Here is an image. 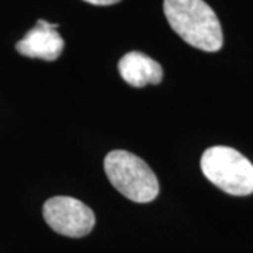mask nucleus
<instances>
[{"label":"nucleus","instance_id":"20e7f679","mask_svg":"<svg viewBox=\"0 0 253 253\" xmlns=\"http://www.w3.org/2000/svg\"><path fill=\"white\" fill-rule=\"evenodd\" d=\"M42 215L52 231L69 238L89 235L96 222L91 208L68 196H56L46 200Z\"/></svg>","mask_w":253,"mask_h":253},{"label":"nucleus","instance_id":"0eeeda50","mask_svg":"<svg viewBox=\"0 0 253 253\" xmlns=\"http://www.w3.org/2000/svg\"><path fill=\"white\" fill-rule=\"evenodd\" d=\"M84 1L96 6H110V4H116L120 0H84Z\"/></svg>","mask_w":253,"mask_h":253},{"label":"nucleus","instance_id":"7ed1b4c3","mask_svg":"<svg viewBox=\"0 0 253 253\" xmlns=\"http://www.w3.org/2000/svg\"><path fill=\"white\" fill-rule=\"evenodd\" d=\"M201 170L218 189L231 196L253 193V165L229 146H211L201 156Z\"/></svg>","mask_w":253,"mask_h":253},{"label":"nucleus","instance_id":"f03ea898","mask_svg":"<svg viewBox=\"0 0 253 253\" xmlns=\"http://www.w3.org/2000/svg\"><path fill=\"white\" fill-rule=\"evenodd\" d=\"M110 183L128 200L151 203L159 194V183L148 163L128 151H111L104 159Z\"/></svg>","mask_w":253,"mask_h":253},{"label":"nucleus","instance_id":"423d86ee","mask_svg":"<svg viewBox=\"0 0 253 253\" xmlns=\"http://www.w3.org/2000/svg\"><path fill=\"white\" fill-rule=\"evenodd\" d=\"M118 72L121 78L134 87H144L146 84H159L163 78L161 63L154 61L142 52H128L118 62Z\"/></svg>","mask_w":253,"mask_h":253},{"label":"nucleus","instance_id":"39448f33","mask_svg":"<svg viewBox=\"0 0 253 253\" xmlns=\"http://www.w3.org/2000/svg\"><path fill=\"white\" fill-rule=\"evenodd\" d=\"M56 28L58 24L38 20L36 27L30 30L21 41H18L16 49L28 58H38L44 61L58 59L62 54L65 41Z\"/></svg>","mask_w":253,"mask_h":253},{"label":"nucleus","instance_id":"f257e3e1","mask_svg":"<svg viewBox=\"0 0 253 253\" xmlns=\"http://www.w3.org/2000/svg\"><path fill=\"white\" fill-rule=\"evenodd\" d=\"M163 10L170 27L189 45L206 52L221 49L222 28L204 0H165Z\"/></svg>","mask_w":253,"mask_h":253}]
</instances>
